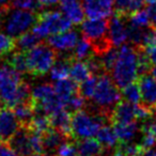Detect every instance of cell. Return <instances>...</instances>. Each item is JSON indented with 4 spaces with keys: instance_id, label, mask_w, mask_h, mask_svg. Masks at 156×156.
I'll list each match as a JSON object with an SVG mask.
<instances>
[{
    "instance_id": "1",
    "label": "cell",
    "mask_w": 156,
    "mask_h": 156,
    "mask_svg": "<svg viewBox=\"0 0 156 156\" xmlns=\"http://www.w3.org/2000/svg\"><path fill=\"white\" fill-rule=\"evenodd\" d=\"M122 98L121 89L109 77L108 73L98 76V86L92 98L94 109L92 112L102 115L107 121H111V115L115 107Z\"/></svg>"
},
{
    "instance_id": "2",
    "label": "cell",
    "mask_w": 156,
    "mask_h": 156,
    "mask_svg": "<svg viewBox=\"0 0 156 156\" xmlns=\"http://www.w3.org/2000/svg\"><path fill=\"white\" fill-rule=\"evenodd\" d=\"M112 79L120 89L135 83L138 77V55L136 47L123 45L118 54V59L111 71Z\"/></svg>"
},
{
    "instance_id": "3",
    "label": "cell",
    "mask_w": 156,
    "mask_h": 156,
    "mask_svg": "<svg viewBox=\"0 0 156 156\" xmlns=\"http://www.w3.org/2000/svg\"><path fill=\"white\" fill-rule=\"evenodd\" d=\"M108 29L109 20L107 18H89L83 22L81 32L91 44L94 56L101 57L115 47L109 39Z\"/></svg>"
},
{
    "instance_id": "4",
    "label": "cell",
    "mask_w": 156,
    "mask_h": 156,
    "mask_svg": "<svg viewBox=\"0 0 156 156\" xmlns=\"http://www.w3.org/2000/svg\"><path fill=\"white\" fill-rule=\"evenodd\" d=\"M28 73L35 77L44 76L56 62L57 50L48 43H40L32 49L26 51Z\"/></svg>"
},
{
    "instance_id": "5",
    "label": "cell",
    "mask_w": 156,
    "mask_h": 156,
    "mask_svg": "<svg viewBox=\"0 0 156 156\" xmlns=\"http://www.w3.org/2000/svg\"><path fill=\"white\" fill-rule=\"evenodd\" d=\"M107 121L102 115L85 110H78L72 113V135L73 138H93L100 128Z\"/></svg>"
},
{
    "instance_id": "6",
    "label": "cell",
    "mask_w": 156,
    "mask_h": 156,
    "mask_svg": "<svg viewBox=\"0 0 156 156\" xmlns=\"http://www.w3.org/2000/svg\"><path fill=\"white\" fill-rule=\"evenodd\" d=\"M73 23L65 15L57 11H45L39 14L32 31L42 39L50 34L65 32L69 30Z\"/></svg>"
},
{
    "instance_id": "7",
    "label": "cell",
    "mask_w": 156,
    "mask_h": 156,
    "mask_svg": "<svg viewBox=\"0 0 156 156\" xmlns=\"http://www.w3.org/2000/svg\"><path fill=\"white\" fill-rule=\"evenodd\" d=\"M23 81L22 74L8 63L0 67V102L11 108L15 106L17 90Z\"/></svg>"
},
{
    "instance_id": "8",
    "label": "cell",
    "mask_w": 156,
    "mask_h": 156,
    "mask_svg": "<svg viewBox=\"0 0 156 156\" xmlns=\"http://www.w3.org/2000/svg\"><path fill=\"white\" fill-rule=\"evenodd\" d=\"M39 17V14H35L31 10L16 9L8 16L5 24V29L12 37H18L23 33L29 31V29L34 26Z\"/></svg>"
},
{
    "instance_id": "9",
    "label": "cell",
    "mask_w": 156,
    "mask_h": 156,
    "mask_svg": "<svg viewBox=\"0 0 156 156\" xmlns=\"http://www.w3.org/2000/svg\"><path fill=\"white\" fill-rule=\"evenodd\" d=\"M20 127V124L11 107L0 102V142H9Z\"/></svg>"
},
{
    "instance_id": "10",
    "label": "cell",
    "mask_w": 156,
    "mask_h": 156,
    "mask_svg": "<svg viewBox=\"0 0 156 156\" xmlns=\"http://www.w3.org/2000/svg\"><path fill=\"white\" fill-rule=\"evenodd\" d=\"M113 0H83L85 14L89 18H107L111 15Z\"/></svg>"
},
{
    "instance_id": "11",
    "label": "cell",
    "mask_w": 156,
    "mask_h": 156,
    "mask_svg": "<svg viewBox=\"0 0 156 156\" xmlns=\"http://www.w3.org/2000/svg\"><path fill=\"white\" fill-rule=\"evenodd\" d=\"M138 85L141 93V104L154 110L156 108V79L147 74L139 77Z\"/></svg>"
},
{
    "instance_id": "12",
    "label": "cell",
    "mask_w": 156,
    "mask_h": 156,
    "mask_svg": "<svg viewBox=\"0 0 156 156\" xmlns=\"http://www.w3.org/2000/svg\"><path fill=\"white\" fill-rule=\"evenodd\" d=\"M125 18L126 17H124V16H120L115 14L109 20L108 35L115 47L121 46L128 40L127 26L124 22Z\"/></svg>"
},
{
    "instance_id": "13",
    "label": "cell",
    "mask_w": 156,
    "mask_h": 156,
    "mask_svg": "<svg viewBox=\"0 0 156 156\" xmlns=\"http://www.w3.org/2000/svg\"><path fill=\"white\" fill-rule=\"evenodd\" d=\"M30 129L25 126H20V129L10 139L8 144L12 150L20 156H30L33 154L30 147Z\"/></svg>"
},
{
    "instance_id": "14",
    "label": "cell",
    "mask_w": 156,
    "mask_h": 156,
    "mask_svg": "<svg viewBox=\"0 0 156 156\" xmlns=\"http://www.w3.org/2000/svg\"><path fill=\"white\" fill-rule=\"evenodd\" d=\"M51 127L64 134L69 139L73 138L72 135V113L67 109H61L49 115Z\"/></svg>"
},
{
    "instance_id": "15",
    "label": "cell",
    "mask_w": 156,
    "mask_h": 156,
    "mask_svg": "<svg viewBox=\"0 0 156 156\" xmlns=\"http://www.w3.org/2000/svg\"><path fill=\"white\" fill-rule=\"evenodd\" d=\"M78 42V35L75 31H65V32L52 34L48 39L47 43L56 50H69L75 47Z\"/></svg>"
},
{
    "instance_id": "16",
    "label": "cell",
    "mask_w": 156,
    "mask_h": 156,
    "mask_svg": "<svg viewBox=\"0 0 156 156\" xmlns=\"http://www.w3.org/2000/svg\"><path fill=\"white\" fill-rule=\"evenodd\" d=\"M55 98H56V93H55L54 86L47 83L37 86L31 92V100L34 104L35 110L41 109L44 105H46Z\"/></svg>"
},
{
    "instance_id": "17",
    "label": "cell",
    "mask_w": 156,
    "mask_h": 156,
    "mask_svg": "<svg viewBox=\"0 0 156 156\" xmlns=\"http://www.w3.org/2000/svg\"><path fill=\"white\" fill-rule=\"evenodd\" d=\"M136 120L135 117V105L127 101H121L115 107L111 115V121L115 123H129Z\"/></svg>"
},
{
    "instance_id": "18",
    "label": "cell",
    "mask_w": 156,
    "mask_h": 156,
    "mask_svg": "<svg viewBox=\"0 0 156 156\" xmlns=\"http://www.w3.org/2000/svg\"><path fill=\"white\" fill-rule=\"evenodd\" d=\"M60 8L73 24L78 25L83 20L85 11L81 7L80 0H60Z\"/></svg>"
},
{
    "instance_id": "19",
    "label": "cell",
    "mask_w": 156,
    "mask_h": 156,
    "mask_svg": "<svg viewBox=\"0 0 156 156\" xmlns=\"http://www.w3.org/2000/svg\"><path fill=\"white\" fill-rule=\"evenodd\" d=\"M55 88V93H56L57 98L65 105L69 102V100L74 95V94L79 92V85L73 80V79H62V80L56 81L54 85Z\"/></svg>"
},
{
    "instance_id": "20",
    "label": "cell",
    "mask_w": 156,
    "mask_h": 156,
    "mask_svg": "<svg viewBox=\"0 0 156 156\" xmlns=\"http://www.w3.org/2000/svg\"><path fill=\"white\" fill-rule=\"evenodd\" d=\"M75 147L78 156H102L104 153V147L94 138L79 139Z\"/></svg>"
},
{
    "instance_id": "21",
    "label": "cell",
    "mask_w": 156,
    "mask_h": 156,
    "mask_svg": "<svg viewBox=\"0 0 156 156\" xmlns=\"http://www.w3.org/2000/svg\"><path fill=\"white\" fill-rule=\"evenodd\" d=\"M42 136H43V143L45 152H47L48 154H54V155L59 145L62 144L65 141H69V137H66L64 134H62L61 132H59V130L55 129L52 127Z\"/></svg>"
},
{
    "instance_id": "22",
    "label": "cell",
    "mask_w": 156,
    "mask_h": 156,
    "mask_svg": "<svg viewBox=\"0 0 156 156\" xmlns=\"http://www.w3.org/2000/svg\"><path fill=\"white\" fill-rule=\"evenodd\" d=\"M12 110L17 118L20 126H25V127H28L35 115V107L32 100L15 105L14 107H12Z\"/></svg>"
},
{
    "instance_id": "23",
    "label": "cell",
    "mask_w": 156,
    "mask_h": 156,
    "mask_svg": "<svg viewBox=\"0 0 156 156\" xmlns=\"http://www.w3.org/2000/svg\"><path fill=\"white\" fill-rule=\"evenodd\" d=\"M113 128L121 143L132 142L139 130L138 123L136 121L129 122V123H115Z\"/></svg>"
},
{
    "instance_id": "24",
    "label": "cell",
    "mask_w": 156,
    "mask_h": 156,
    "mask_svg": "<svg viewBox=\"0 0 156 156\" xmlns=\"http://www.w3.org/2000/svg\"><path fill=\"white\" fill-rule=\"evenodd\" d=\"M96 139L100 141V143L106 150L115 149V145L118 144V141H119L117 134L115 132V128L108 124H104L100 128L98 135H96Z\"/></svg>"
},
{
    "instance_id": "25",
    "label": "cell",
    "mask_w": 156,
    "mask_h": 156,
    "mask_svg": "<svg viewBox=\"0 0 156 156\" xmlns=\"http://www.w3.org/2000/svg\"><path fill=\"white\" fill-rule=\"evenodd\" d=\"M73 61V57H66V58L56 60L54 65L50 69V77L54 80H62L66 79L69 75V69H71V63Z\"/></svg>"
},
{
    "instance_id": "26",
    "label": "cell",
    "mask_w": 156,
    "mask_h": 156,
    "mask_svg": "<svg viewBox=\"0 0 156 156\" xmlns=\"http://www.w3.org/2000/svg\"><path fill=\"white\" fill-rule=\"evenodd\" d=\"M143 3H144L143 0H115L113 5H115V14L127 17L134 12L140 10Z\"/></svg>"
},
{
    "instance_id": "27",
    "label": "cell",
    "mask_w": 156,
    "mask_h": 156,
    "mask_svg": "<svg viewBox=\"0 0 156 156\" xmlns=\"http://www.w3.org/2000/svg\"><path fill=\"white\" fill-rule=\"evenodd\" d=\"M91 75L89 67H88L86 61L81 60H74L71 63V69H69V76L75 83L78 85L85 81L89 76Z\"/></svg>"
},
{
    "instance_id": "28",
    "label": "cell",
    "mask_w": 156,
    "mask_h": 156,
    "mask_svg": "<svg viewBox=\"0 0 156 156\" xmlns=\"http://www.w3.org/2000/svg\"><path fill=\"white\" fill-rule=\"evenodd\" d=\"M28 128L32 132L39 133L41 135L45 134L51 128L49 115L46 113L40 112V111H35V115L31 120L30 124L28 125Z\"/></svg>"
},
{
    "instance_id": "29",
    "label": "cell",
    "mask_w": 156,
    "mask_h": 156,
    "mask_svg": "<svg viewBox=\"0 0 156 156\" xmlns=\"http://www.w3.org/2000/svg\"><path fill=\"white\" fill-rule=\"evenodd\" d=\"M8 60L7 63L10 66L13 67L15 71H17L18 73L24 74L28 72V63H27V56L26 51H12L11 54L7 55Z\"/></svg>"
},
{
    "instance_id": "30",
    "label": "cell",
    "mask_w": 156,
    "mask_h": 156,
    "mask_svg": "<svg viewBox=\"0 0 156 156\" xmlns=\"http://www.w3.org/2000/svg\"><path fill=\"white\" fill-rule=\"evenodd\" d=\"M40 43H41V37H37L33 31H27L20 35L18 39H16V47H18V50L22 51H28Z\"/></svg>"
},
{
    "instance_id": "31",
    "label": "cell",
    "mask_w": 156,
    "mask_h": 156,
    "mask_svg": "<svg viewBox=\"0 0 156 156\" xmlns=\"http://www.w3.org/2000/svg\"><path fill=\"white\" fill-rule=\"evenodd\" d=\"M93 54L92 50V46L89 43L87 39L83 37V39L78 40L77 44L75 46V49L73 52V59L74 60H87L89 57H91Z\"/></svg>"
},
{
    "instance_id": "32",
    "label": "cell",
    "mask_w": 156,
    "mask_h": 156,
    "mask_svg": "<svg viewBox=\"0 0 156 156\" xmlns=\"http://www.w3.org/2000/svg\"><path fill=\"white\" fill-rule=\"evenodd\" d=\"M98 76L91 74L85 81L79 85V93L85 100H92L98 86Z\"/></svg>"
},
{
    "instance_id": "33",
    "label": "cell",
    "mask_w": 156,
    "mask_h": 156,
    "mask_svg": "<svg viewBox=\"0 0 156 156\" xmlns=\"http://www.w3.org/2000/svg\"><path fill=\"white\" fill-rule=\"evenodd\" d=\"M122 96L124 98V100L129 102L130 104H139L141 103V93H140V88H139L138 83H133L130 85H128L127 87H125L124 89H122Z\"/></svg>"
},
{
    "instance_id": "34",
    "label": "cell",
    "mask_w": 156,
    "mask_h": 156,
    "mask_svg": "<svg viewBox=\"0 0 156 156\" xmlns=\"http://www.w3.org/2000/svg\"><path fill=\"white\" fill-rule=\"evenodd\" d=\"M130 25L133 26L139 27V28H145V27L151 25V20H150L149 12L147 10H138V11L134 12L133 14L129 15Z\"/></svg>"
},
{
    "instance_id": "35",
    "label": "cell",
    "mask_w": 156,
    "mask_h": 156,
    "mask_svg": "<svg viewBox=\"0 0 156 156\" xmlns=\"http://www.w3.org/2000/svg\"><path fill=\"white\" fill-rule=\"evenodd\" d=\"M118 54H119V51L115 49V47H112L107 52H105L103 56L100 57L105 73H108V74L111 73V71H112L113 66L115 64V61L118 59Z\"/></svg>"
},
{
    "instance_id": "36",
    "label": "cell",
    "mask_w": 156,
    "mask_h": 156,
    "mask_svg": "<svg viewBox=\"0 0 156 156\" xmlns=\"http://www.w3.org/2000/svg\"><path fill=\"white\" fill-rule=\"evenodd\" d=\"M16 48V40L9 34L0 33V57H5Z\"/></svg>"
},
{
    "instance_id": "37",
    "label": "cell",
    "mask_w": 156,
    "mask_h": 156,
    "mask_svg": "<svg viewBox=\"0 0 156 156\" xmlns=\"http://www.w3.org/2000/svg\"><path fill=\"white\" fill-rule=\"evenodd\" d=\"M29 141H30V147L33 154H43L45 152L43 143V136L41 134L30 130Z\"/></svg>"
},
{
    "instance_id": "38",
    "label": "cell",
    "mask_w": 156,
    "mask_h": 156,
    "mask_svg": "<svg viewBox=\"0 0 156 156\" xmlns=\"http://www.w3.org/2000/svg\"><path fill=\"white\" fill-rule=\"evenodd\" d=\"M85 101H86L85 98H83V96L80 95V93L78 92V93L74 94V95L69 98L65 109H67V110L72 113L75 112V111L81 110V109L85 107V104H86Z\"/></svg>"
},
{
    "instance_id": "39",
    "label": "cell",
    "mask_w": 156,
    "mask_h": 156,
    "mask_svg": "<svg viewBox=\"0 0 156 156\" xmlns=\"http://www.w3.org/2000/svg\"><path fill=\"white\" fill-rule=\"evenodd\" d=\"M141 132L143 133L142 139H141V147H142L143 151H147V150L153 149L156 145V136L152 132L147 129H142L141 128Z\"/></svg>"
},
{
    "instance_id": "40",
    "label": "cell",
    "mask_w": 156,
    "mask_h": 156,
    "mask_svg": "<svg viewBox=\"0 0 156 156\" xmlns=\"http://www.w3.org/2000/svg\"><path fill=\"white\" fill-rule=\"evenodd\" d=\"M77 154L75 144L69 141H65L58 147L55 152V156H75Z\"/></svg>"
},
{
    "instance_id": "41",
    "label": "cell",
    "mask_w": 156,
    "mask_h": 156,
    "mask_svg": "<svg viewBox=\"0 0 156 156\" xmlns=\"http://www.w3.org/2000/svg\"><path fill=\"white\" fill-rule=\"evenodd\" d=\"M12 1H13V7L17 8V9L33 11V10L42 7L39 0H12Z\"/></svg>"
},
{
    "instance_id": "42",
    "label": "cell",
    "mask_w": 156,
    "mask_h": 156,
    "mask_svg": "<svg viewBox=\"0 0 156 156\" xmlns=\"http://www.w3.org/2000/svg\"><path fill=\"white\" fill-rule=\"evenodd\" d=\"M141 128H142V129L150 130V132H152L156 136V108L154 109L153 112H152L151 118H150L147 121L144 122V124L141 126Z\"/></svg>"
},
{
    "instance_id": "43",
    "label": "cell",
    "mask_w": 156,
    "mask_h": 156,
    "mask_svg": "<svg viewBox=\"0 0 156 156\" xmlns=\"http://www.w3.org/2000/svg\"><path fill=\"white\" fill-rule=\"evenodd\" d=\"M0 156H20L10 147L8 143L0 142Z\"/></svg>"
},
{
    "instance_id": "44",
    "label": "cell",
    "mask_w": 156,
    "mask_h": 156,
    "mask_svg": "<svg viewBox=\"0 0 156 156\" xmlns=\"http://www.w3.org/2000/svg\"><path fill=\"white\" fill-rule=\"evenodd\" d=\"M144 50H145V52H147V57H149L152 64L156 65V45L144 47Z\"/></svg>"
},
{
    "instance_id": "45",
    "label": "cell",
    "mask_w": 156,
    "mask_h": 156,
    "mask_svg": "<svg viewBox=\"0 0 156 156\" xmlns=\"http://www.w3.org/2000/svg\"><path fill=\"white\" fill-rule=\"evenodd\" d=\"M8 10H9V5H0V29L3 25V20L8 13Z\"/></svg>"
},
{
    "instance_id": "46",
    "label": "cell",
    "mask_w": 156,
    "mask_h": 156,
    "mask_svg": "<svg viewBox=\"0 0 156 156\" xmlns=\"http://www.w3.org/2000/svg\"><path fill=\"white\" fill-rule=\"evenodd\" d=\"M111 156H127V155H126V153L124 152L122 145L120 144V145H118V147H115V150H113Z\"/></svg>"
},
{
    "instance_id": "47",
    "label": "cell",
    "mask_w": 156,
    "mask_h": 156,
    "mask_svg": "<svg viewBox=\"0 0 156 156\" xmlns=\"http://www.w3.org/2000/svg\"><path fill=\"white\" fill-rule=\"evenodd\" d=\"M42 7H48V5H52L55 3H57L60 0H39Z\"/></svg>"
},
{
    "instance_id": "48",
    "label": "cell",
    "mask_w": 156,
    "mask_h": 156,
    "mask_svg": "<svg viewBox=\"0 0 156 156\" xmlns=\"http://www.w3.org/2000/svg\"><path fill=\"white\" fill-rule=\"evenodd\" d=\"M141 156H156V149H150L147 151H143Z\"/></svg>"
},
{
    "instance_id": "49",
    "label": "cell",
    "mask_w": 156,
    "mask_h": 156,
    "mask_svg": "<svg viewBox=\"0 0 156 156\" xmlns=\"http://www.w3.org/2000/svg\"><path fill=\"white\" fill-rule=\"evenodd\" d=\"M9 1L11 0H0V5H9Z\"/></svg>"
},
{
    "instance_id": "50",
    "label": "cell",
    "mask_w": 156,
    "mask_h": 156,
    "mask_svg": "<svg viewBox=\"0 0 156 156\" xmlns=\"http://www.w3.org/2000/svg\"><path fill=\"white\" fill-rule=\"evenodd\" d=\"M151 73H152V76H153V77L156 79V66L153 67V69H151Z\"/></svg>"
},
{
    "instance_id": "51",
    "label": "cell",
    "mask_w": 156,
    "mask_h": 156,
    "mask_svg": "<svg viewBox=\"0 0 156 156\" xmlns=\"http://www.w3.org/2000/svg\"><path fill=\"white\" fill-rule=\"evenodd\" d=\"M144 3H147V5H152V3L156 2V0H143Z\"/></svg>"
},
{
    "instance_id": "52",
    "label": "cell",
    "mask_w": 156,
    "mask_h": 156,
    "mask_svg": "<svg viewBox=\"0 0 156 156\" xmlns=\"http://www.w3.org/2000/svg\"><path fill=\"white\" fill-rule=\"evenodd\" d=\"M30 156H45V155H43V154H32Z\"/></svg>"
}]
</instances>
